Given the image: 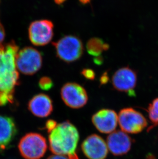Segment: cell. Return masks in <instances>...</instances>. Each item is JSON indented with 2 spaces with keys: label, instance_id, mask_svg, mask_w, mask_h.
Masks as SVG:
<instances>
[{
  "label": "cell",
  "instance_id": "6da1fadb",
  "mask_svg": "<svg viewBox=\"0 0 158 159\" xmlns=\"http://www.w3.org/2000/svg\"><path fill=\"white\" fill-rule=\"evenodd\" d=\"M19 47L14 41L0 44V93L14 94L19 84V74L16 66Z\"/></svg>",
  "mask_w": 158,
  "mask_h": 159
},
{
  "label": "cell",
  "instance_id": "7a4b0ae2",
  "mask_svg": "<svg viewBox=\"0 0 158 159\" xmlns=\"http://www.w3.org/2000/svg\"><path fill=\"white\" fill-rule=\"evenodd\" d=\"M78 129L68 120L57 125L48 137L49 148L55 155L76 153L79 141Z\"/></svg>",
  "mask_w": 158,
  "mask_h": 159
},
{
  "label": "cell",
  "instance_id": "3957f363",
  "mask_svg": "<svg viewBox=\"0 0 158 159\" xmlns=\"http://www.w3.org/2000/svg\"><path fill=\"white\" fill-rule=\"evenodd\" d=\"M57 57L66 63H72L81 58L83 54L82 41L73 35L64 36L57 42H53Z\"/></svg>",
  "mask_w": 158,
  "mask_h": 159
},
{
  "label": "cell",
  "instance_id": "277c9868",
  "mask_svg": "<svg viewBox=\"0 0 158 159\" xmlns=\"http://www.w3.org/2000/svg\"><path fill=\"white\" fill-rule=\"evenodd\" d=\"M18 148L24 159H40L46 152L47 144L42 134L30 132L21 138Z\"/></svg>",
  "mask_w": 158,
  "mask_h": 159
},
{
  "label": "cell",
  "instance_id": "5b68a950",
  "mask_svg": "<svg viewBox=\"0 0 158 159\" xmlns=\"http://www.w3.org/2000/svg\"><path fill=\"white\" fill-rule=\"evenodd\" d=\"M15 62L18 71L25 75H32L41 69L43 58L37 50L32 47H26L18 52Z\"/></svg>",
  "mask_w": 158,
  "mask_h": 159
},
{
  "label": "cell",
  "instance_id": "8992f818",
  "mask_svg": "<svg viewBox=\"0 0 158 159\" xmlns=\"http://www.w3.org/2000/svg\"><path fill=\"white\" fill-rule=\"evenodd\" d=\"M118 123L124 132L139 134L147 126V122L142 113L132 108H124L120 111Z\"/></svg>",
  "mask_w": 158,
  "mask_h": 159
},
{
  "label": "cell",
  "instance_id": "52a82bcc",
  "mask_svg": "<svg viewBox=\"0 0 158 159\" xmlns=\"http://www.w3.org/2000/svg\"><path fill=\"white\" fill-rule=\"evenodd\" d=\"M61 96L64 103L72 109H80L86 105L88 102L86 91L80 84L67 83L61 89Z\"/></svg>",
  "mask_w": 158,
  "mask_h": 159
},
{
  "label": "cell",
  "instance_id": "ba28073f",
  "mask_svg": "<svg viewBox=\"0 0 158 159\" xmlns=\"http://www.w3.org/2000/svg\"><path fill=\"white\" fill-rule=\"evenodd\" d=\"M53 23L48 20L33 21L29 29L30 42L36 46H44L49 43L54 36Z\"/></svg>",
  "mask_w": 158,
  "mask_h": 159
},
{
  "label": "cell",
  "instance_id": "9c48e42d",
  "mask_svg": "<svg viewBox=\"0 0 158 159\" xmlns=\"http://www.w3.org/2000/svg\"><path fill=\"white\" fill-rule=\"evenodd\" d=\"M113 88L118 91L125 92L129 96L135 95L134 88L137 82L136 72L129 67L120 68L112 77Z\"/></svg>",
  "mask_w": 158,
  "mask_h": 159
},
{
  "label": "cell",
  "instance_id": "30bf717a",
  "mask_svg": "<svg viewBox=\"0 0 158 159\" xmlns=\"http://www.w3.org/2000/svg\"><path fill=\"white\" fill-rule=\"evenodd\" d=\"M81 149L88 159H105L108 154L106 142L96 134L90 135L81 144Z\"/></svg>",
  "mask_w": 158,
  "mask_h": 159
},
{
  "label": "cell",
  "instance_id": "8fae6325",
  "mask_svg": "<svg viewBox=\"0 0 158 159\" xmlns=\"http://www.w3.org/2000/svg\"><path fill=\"white\" fill-rule=\"evenodd\" d=\"M91 120L95 127L100 132L111 134L117 127L118 116L113 110L103 109L93 115Z\"/></svg>",
  "mask_w": 158,
  "mask_h": 159
},
{
  "label": "cell",
  "instance_id": "7c38bea8",
  "mask_svg": "<svg viewBox=\"0 0 158 159\" xmlns=\"http://www.w3.org/2000/svg\"><path fill=\"white\" fill-rule=\"evenodd\" d=\"M133 141L124 131H114L107 138V145L112 155L120 156L125 155L129 151Z\"/></svg>",
  "mask_w": 158,
  "mask_h": 159
},
{
  "label": "cell",
  "instance_id": "4fadbf2b",
  "mask_svg": "<svg viewBox=\"0 0 158 159\" xmlns=\"http://www.w3.org/2000/svg\"><path fill=\"white\" fill-rule=\"evenodd\" d=\"M28 109L37 117H47L53 111L52 99L43 93L36 95L29 101Z\"/></svg>",
  "mask_w": 158,
  "mask_h": 159
},
{
  "label": "cell",
  "instance_id": "5bb4252c",
  "mask_svg": "<svg viewBox=\"0 0 158 159\" xmlns=\"http://www.w3.org/2000/svg\"><path fill=\"white\" fill-rule=\"evenodd\" d=\"M17 132V128L13 118L0 115V152L8 147Z\"/></svg>",
  "mask_w": 158,
  "mask_h": 159
},
{
  "label": "cell",
  "instance_id": "9a60e30c",
  "mask_svg": "<svg viewBox=\"0 0 158 159\" xmlns=\"http://www.w3.org/2000/svg\"><path fill=\"white\" fill-rule=\"evenodd\" d=\"M109 48L108 43L99 38H91L87 42V51L88 54L94 57L101 56L103 51L108 50Z\"/></svg>",
  "mask_w": 158,
  "mask_h": 159
},
{
  "label": "cell",
  "instance_id": "2e32d148",
  "mask_svg": "<svg viewBox=\"0 0 158 159\" xmlns=\"http://www.w3.org/2000/svg\"><path fill=\"white\" fill-rule=\"evenodd\" d=\"M149 118L154 126L158 125V98L154 99L149 104L148 108Z\"/></svg>",
  "mask_w": 158,
  "mask_h": 159
},
{
  "label": "cell",
  "instance_id": "e0dca14e",
  "mask_svg": "<svg viewBox=\"0 0 158 159\" xmlns=\"http://www.w3.org/2000/svg\"><path fill=\"white\" fill-rule=\"evenodd\" d=\"M39 87L44 91H48L54 87V82L51 78L47 76L42 77L39 81Z\"/></svg>",
  "mask_w": 158,
  "mask_h": 159
},
{
  "label": "cell",
  "instance_id": "ac0fdd59",
  "mask_svg": "<svg viewBox=\"0 0 158 159\" xmlns=\"http://www.w3.org/2000/svg\"><path fill=\"white\" fill-rule=\"evenodd\" d=\"M14 94L0 93V107L4 106L8 103L14 102Z\"/></svg>",
  "mask_w": 158,
  "mask_h": 159
},
{
  "label": "cell",
  "instance_id": "d6986e66",
  "mask_svg": "<svg viewBox=\"0 0 158 159\" xmlns=\"http://www.w3.org/2000/svg\"><path fill=\"white\" fill-rule=\"evenodd\" d=\"M81 74L86 79L90 80H93L95 78V72L90 69H84L81 72Z\"/></svg>",
  "mask_w": 158,
  "mask_h": 159
},
{
  "label": "cell",
  "instance_id": "ffe728a7",
  "mask_svg": "<svg viewBox=\"0 0 158 159\" xmlns=\"http://www.w3.org/2000/svg\"><path fill=\"white\" fill-rule=\"evenodd\" d=\"M57 123L54 120H49L47 121L45 124V128L47 130L48 132L50 133L57 126Z\"/></svg>",
  "mask_w": 158,
  "mask_h": 159
},
{
  "label": "cell",
  "instance_id": "44dd1931",
  "mask_svg": "<svg viewBox=\"0 0 158 159\" xmlns=\"http://www.w3.org/2000/svg\"><path fill=\"white\" fill-rule=\"evenodd\" d=\"M108 80H109V78L108 76V72H105L104 73H103V75H102L100 78V82L101 85L107 84L108 81Z\"/></svg>",
  "mask_w": 158,
  "mask_h": 159
},
{
  "label": "cell",
  "instance_id": "7402d4cb",
  "mask_svg": "<svg viewBox=\"0 0 158 159\" xmlns=\"http://www.w3.org/2000/svg\"><path fill=\"white\" fill-rule=\"evenodd\" d=\"M5 36V33L4 28L0 22V44H1L3 40H4Z\"/></svg>",
  "mask_w": 158,
  "mask_h": 159
},
{
  "label": "cell",
  "instance_id": "603a6c76",
  "mask_svg": "<svg viewBox=\"0 0 158 159\" xmlns=\"http://www.w3.org/2000/svg\"><path fill=\"white\" fill-rule=\"evenodd\" d=\"M94 61L96 65L100 66L103 63L104 59H103V57H102L101 56H99L97 57H94Z\"/></svg>",
  "mask_w": 158,
  "mask_h": 159
},
{
  "label": "cell",
  "instance_id": "cb8c5ba5",
  "mask_svg": "<svg viewBox=\"0 0 158 159\" xmlns=\"http://www.w3.org/2000/svg\"><path fill=\"white\" fill-rule=\"evenodd\" d=\"M47 159H69L64 155H55L50 156Z\"/></svg>",
  "mask_w": 158,
  "mask_h": 159
},
{
  "label": "cell",
  "instance_id": "d4e9b609",
  "mask_svg": "<svg viewBox=\"0 0 158 159\" xmlns=\"http://www.w3.org/2000/svg\"><path fill=\"white\" fill-rule=\"evenodd\" d=\"M68 158L69 159H79V157L78 156L76 152L68 155Z\"/></svg>",
  "mask_w": 158,
  "mask_h": 159
},
{
  "label": "cell",
  "instance_id": "484cf974",
  "mask_svg": "<svg viewBox=\"0 0 158 159\" xmlns=\"http://www.w3.org/2000/svg\"><path fill=\"white\" fill-rule=\"evenodd\" d=\"M80 3H81L82 4L86 5L88 4L89 3H90L91 0H79Z\"/></svg>",
  "mask_w": 158,
  "mask_h": 159
},
{
  "label": "cell",
  "instance_id": "4316f807",
  "mask_svg": "<svg viewBox=\"0 0 158 159\" xmlns=\"http://www.w3.org/2000/svg\"><path fill=\"white\" fill-rule=\"evenodd\" d=\"M55 3L56 4L59 5H61L63 4V3L66 1V0H54Z\"/></svg>",
  "mask_w": 158,
  "mask_h": 159
}]
</instances>
